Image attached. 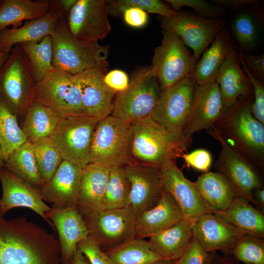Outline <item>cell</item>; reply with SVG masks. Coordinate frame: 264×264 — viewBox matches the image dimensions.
Returning a JSON list of instances; mask_svg holds the SVG:
<instances>
[{
    "label": "cell",
    "mask_w": 264,
    "mask_h": 264,
    "mask_svg": "<svg viewBox=\"0 0 264 264\" xmlns=\"http://www.w3.org/2000/svg\"><path fill=\"white\" fill-rule=\"evenodd\" d=\"M61 250L55 233L24 216H0V264H60Z\"/></svg>",
    "instance_id": "obj_1"
},
{
    "label": "cell",
    "mask_w": 264,
    "mask_h": 264,
    "mask_svg": "<svg viewBox=\"0 0 264 264\" xmlns=\"http://www.w3.org/2000/svg\"><path fill=\"white\" fill-rule=\"evenodd\" d=\"M253 95L241 97L212 126L236 150L264 171V124L251 111Z\"/></svg>",
    "instance_id": "obj_2"
},
{
    "label": "cell",
    "mask_w": 264,
    "mask_h": 264,
    "mask_svg": "<svg viewBox=\"0 0 264 264\" xmlns=\"http://www.w3.org/2000/svg\"><path fill=\"white\" fill-rule=\"evenodd\" d=\"M132 162L159 170L184 153L193 143L192 137L168 131L151 116L132 123Z\"/></svg>",
    "instance_id": "obj_3"
},
{
    "label": "cell",
    "mask_w": 264,
    "mask_h": 264,
    "mask_svg": "<svg viewBox=\"0 0 264 264\" xmlns=\"http://www.w3.org/2000/svg\"><path fill=\"white\" fill-rule=\"evenodd\" d=\"M51 36L55 69L75 75L107 61L109 45L76 39L70 32L66 20H59Z\"/></svg>",
    "instance_id": "obj_4"
},
{
    "label": "cell",
    "mask_w": 264,
    "mask_h": 264,
    "mask_svg": "<svg viewBox=\"0 0 264 264\" xmlns=\"http://www.w3.org/2000/svg\"><path fill=\"white\" fill-rule=\"evenodd\" d=\"M36 84L30 61L15 45L0 68V97L18 117H24L35 100Z\"/></svg>",
    "instance_id": "obj_5"
},
{
    "label": "cell",
    "mask_w": 264,
    "mask_h": 264,
    "mask_svg": "<svg viewBox=\"0 0 264 264\" xmlns=\"http://www.w3.org/2000/svg\"><path fill=\"white\" fill-rule=\"evenodd\" d=\"M132 124L110 114L99 120L94 130L90 162L123 167L132 162Z\"/></svg>",
    "instance_id": "obj_6"
},
{
    "label": "cell",
    "mask_w": 264,
    "mask_h": 264,
    "mask_svg": "<svg viewBox=\"0 0 264 264\" xmlns=\"http://www.w3.org/2000/svg\"><path fill=\"white\" fill-rule=\"evenodd\" d=\"M161 90L151 66L138 68L132 73L126 89L117 93L111 114L132 124L150 116Z\"/></svg>",
    "instance_id": "obj_7"
},
{
    "label": "cell",
    "mask_w": 264,
    "mask_h": 264,
    "mask_svg": "<svg viewBox=\"0 0 264 264\" xmlns=\"http://www.w3.org/2000/svg\"><path fill=\"white\" fill-rule=\"evenodd\" d=\"M207 132L221 147L215 169L227 178L239 196L256 208L253 192L264 188V171L230 145L213 127Z\"/></svg>",
    "instance_id": "obj_8"
},
{
    "label": "cell",
    "mask_w": 264,
    "mask_h": 264,
    "mask_svg": "<svg viewBox=\"0 0 264 264\" xmlns=\"http://www.w3.org/2000/svg\"><path fill=\"white\" fill-rule=\"evenodd\" d=\"M88 239L106 252L136 237V215L130 207L101 210L86 215Z\"/></svg>",
    "instance_id": "obj_9"
},
{
    "label": "cell",
    "mask_w": 264,
    "mask_h": 264,
    "mask_svg": "<svg viewBox=\"0 0 264 264\" xmlns=\"http://www.w3.org/2000/svg\"><path fill=\"white\" fill-rule=\"evenodd\" d=\"M62 119L86 116L80 88L74 76L54 69L36 84L35 100Z\"/></svg>",
    "instance_id": "obj_10"
},
{
    "label": "cell",
    "mask_w": 264,
    "mask_h": 264,
    "mask_svg": "<svg viewBox=\"0 0 264 264\" xmlns=\"http://www.w3.org/2000/svg\"><path fill=\"white\" fill-rule=\"evenodd\" d=\"M162 36L161 44L154 49L151 66L161 89L191 76L197 64L180 37L163 30Z\"/></svg>",
    "instance_id": "obj_11"
},
{
    "label": "cell",
    "mask_w": 264,
    "mask_h": 264,
    "mask_svg": "<svg viewBox=\"0 0 264 264\" xmlns=\"http://www.w3.org/2000/svg\"><path fill=\"white\" fill-rule=\"evenodd\" d=\"M196 82L191 76L162 89L150 116L165 129L183 135L189 119Z\"/></svg>",
    "instance_id": "obj_12"
},
{
    "label": "cell",
    "mask_w": 264,
    "mask_h": 264,
    "mask_svg": "<svg viewBox=\"0 0 264 264\" xmlns=\"http://www.w3.org/2000/svg\"><path fill=\"white\" fill-rule=\"evenodd\" d=\"M157 19L163 31L177 35L193 50L197 63L217 35L226 27L222 19H206L186 12H177L172 17L158 16Z\"/></svg>",
    "instance_id": "obj_13"
},
{
    "label": "cell",
    "mask_w": 264,
    "mask_h": 264,
    "mask_svg": "<svg viewBox=\"0 0 264 264\" xmlns=\"http://www.w3.org/2000/svg\"><path fill=\"white\" fill-rule=\"evenodd\" d=\"M99 120L86 116L63 118L50 138L64 160L83 168L90 162V149Z\"/></svg>",
    "instance_id": "obj_14"
},
{
    "label": "cell",
    "mask_w": 264,
    "mask_h": 264,
    "mask_svg": "<svg viewBox=\"0 0 264 264\" xmlns=\"http://www.w3.org/2000/svg\"><path fill=\"white\" fill-rule=\"evenodd\" d=\"M105 0H77L66 19L68 28L76 39L98 42L106 37L111 28Z\"/></svg>",
    "instance_id": "obj_15"
},
{
    "label": "cell",
    "mask_w": 264,
    "mask_h": 264,
    "mask_svg": "<svg viewBox=\"0 0 264 264\" xmlns=\"http://www.w3.org/2000/svg\"><path fill=\"white\" fill-rule=\"evenodd\" d=\"M108 62L77 75L75 80L81 92L85 115L100 120L111 114L116 93L104 82Z\"/></svg>",
    "instance_id": "obj_16"
},
{
    "label": "cell",
    "mask_w": 264,
    "mask_h": 264,
    "mask_svg": "<svg viewBox=\"0 0 264 264\" xmlns=\"http://www.w3.org/2000/svg\"><path fill=\"white\" fill-rule=\"evenodd\" d=\"M123 168L131 183L129 206L136 215L154 207L164 191L160 170L132 162Z\"/></svg>",
    "instance_id": "obj_17"
},
{
    "label": "cell",
    "mask_w": 264,
    "mask_h": 264,
    "mask_svg": "<svg viewBox=\"0 0 264 264\" xmlns=\"http://www.w3.org/2000/svg\"><path fill=\"white\" fill-rule=\"evenodd\" d=\"M160 170L164 190L178 204L184 219L195 222L204 214L211 212L194 182L187 179L177 167L176 160L168 162Z\"/></svg>",
    "instance_id": "obj_18"
},
{
    "label": "cell",
    "mask_w": 264,
    "mask_h": 264,
    "mask_svg": "<svg viewBox=\"0 0 264 264\" xmlns=\"http://www.w3.org/2000/svg\"><path fill=\"white\" fill-rule=\"evenodd\" d=\"M245 233L212 212L201 216L193 226V237L206 252L219 251L227 256H232L235 243Z\"/></svg>",
    "instance_id": "obj_19"
},
{
    "label": "cell",
    "mask_w": 264,
    "mask_h": 264,
    "mask_svg": "<svg viewBox=\"0 0 264 264\" xmlns=\"http://www.w3.org/2000/svg\"><path fill=\"white\" fill-rule=\"evenodd\" d=\"M0 181L2 195L0 199V216L16 207L28 208L41 216L54 228L46 217L50 209L43 199L39 190L32 187L4 168H0Z\"/></svg>",
    "instance_id": "obj_20"
},
{
    "label": "cell",
    "mask_w": 264,
    "mask_h": 264,
    "mask_svg": "<svg viewBox=\"0 0 264 264\" xmlns=\"http://www.w3.org/2000/svg\"><path fill=\"white\" fill-rule=\"evenodd\" d=\"M222 113L221 96L216 78L203 85L196 83L192 110L184 135L192 137L196 132L207 131Z\"/></svg>",
    "instance_id": "obj_21"
},
{
    "label": "cell",
    "mask_w": 264,
    "mask_h": 264,
    "mask_svg": "<svg viewBox=\"0 0 264 264\" xmlns=\"http://www.w3.org/2000/svg\"><path fill=\"white\" fill-rule=\"evenodd\" d=\"M82 168L63 160L50 180L39 189L43 199L53 208L76 206Z\"/></svg>",
    "instance_id": "obj_22"
},
{
    "label": "cell",
    "mask_w": 264,
    "mask_h": 264,
    "mask_svg": "<svg viewBox=\"0 0 264 264\" xmlns=\"http://www.w3.org/2000/svg\"><path fill=\"white\" fill-rule=\"evenodd\" d=\"M46 217L57 231L61 250V263L67 261L76 251L81 241L87 239L88 230L77 207L55 208L51 207Z\"/></svg>",
    "instance_id": "obj_23"
},
{
    "label": "cell",
    "mask_w": 264,
    "mask_h": 264,
    "mask_svg": "<svg viewBox=\"0 0 264 264\" xmlns=\"http://www.w3.org/2000/svg\"><path fill=\"white\" fill-rule=\"evenodd\" d=\"M110 170L92 162L82 168L76 207L83 217L103 210Z\"/></svg>",
    "instance_id": "obj_24"
},
{
    "label": "cell",
    "mask_w": 264,
    "mask_h": 264,
    "mask_svg": "<svg viewBox=\"0 0 264 264\" xmlns=\"http://www.w3.org/2000/svg\"><path fill=\"white\" fill-rule=\"evenodd\" d=\"M238 49H234L229 54L216 77L221 96L222 113L240 97L253 95L251 85L241 66Z\"/></svg>",
    "instance_id": "obj_25"
},
{
    "label": "cell",
    "mask_w": 264,
    "mask_h": 264,
    "mask_svg": "<svg viewBox=\"0 0 264 264\" xmlns=\"http://www.w3.org/2000/svg\"><path fill=\"white\" fill-rule=\"evenodd\" d=\"M183 219L179 206L164 190L154 207L136 216V237L150 238L173 226Z\"/></svg>",
    "instance_id": "obj_26"
},
{
    "label": "cell",
    "mask_w": 264,
    "mask_h": 264,
    "mask_svg": "<svg viewBox=\"0 0 264 264\" xmlns=\"http://www.w3.org/2000/svg\"><path fill=\"white\" fill-rule=\"evenodd\" d=\"M238 48L237 42L225 27L202 54L191 76L197 84L203 85L216 78L218 70L229 54Z\"/></svg>",
    "instance_id": "obj_27"
},
{
    "label": "cell",
    "mask_w": 264,
    "mask_h": 264,
    "mask_svg": "<svg viewBox=\"0 0 264 264\" xmlns=\"http://www.w3.org/2000/svg\"><path fill=\"white\" fill-rule=\"evenodd\" d=\"M60 19L57 14L50 10L45 15L27 21L21 26L4 29L0 32V53H10L17 44L38 41L51 35Z\"/></svg>",
    "instance_id": "obj_28"
},
{
    "label": "cell",
    "mask_w": 264,
    "mask_h": 264,
    "mask_svg": "<svg viewBox=\"0 0 264 264\" xmlns=\"http://www.w3.org/2000/svg\"><path fill=\"white\" fill-rule=\"evenodd\" d=\"M194 222L183 219L173 226L149 238L151 249L163 259L175 261L188 248Z\"/></svg>",
    "instance_id": "obj_29"
},
{
    "label": "cell",
    "mask_w": 264,
    "mask_h": 264,
    "mask_svg": "<svg viewBox=\"0 0 264 264\" xmlns=\"http://www.w3.org/2000/svg\"><path fill=\"white\" fill-rule=\"evenodd\" d=\"M193 182L205 204L214 213L225 210L240 196L227 178L218 172L203 173Z\"/></svg>",
    "instance_id": "obj_30"
},
{
    "label": "cell",
    "mask_w": 264,
    "mask_h": 264,
    "mask_svg": "<svg viewBox=\"0 0 264 264\" xmlns=\"http://www.w3.org/2000/svg\"><path fill=\"white\" fill-rule=\"evenodd\" d=\"M214 214L245 233L264 238V213L243 197L238 196L225 210Z\"/></svg>",
    "instance_id": "obj_31"
},
{
    "label": "cell",
    "mask_w": 264,
    "mask_h": 264,
    "mask_svg": "<svg viewBox=\"0 0 264 264\" xmlns=\"http://www.w3.org/2000/svg\"><path fill=\"white\" fill-rule=\"evenodd\" d=\"M61 119L52 110L34 100L25 113L22 128L26 141L33 144L50 137Z\"/></svg>",
    "instance_id": "obj_32"
},
{
    "label": "cell",
    "mask_w": 264,
    "mask_h": 264,
    "mask_svg": "<svg viewBox=\"0 0 264 264\" xmlns=\"http://www.w3.org/2000/svg\"><path fill=\"white\" fill-rule=\"evenodd\" d=\"M50 9L49 0H2L0 4V32L8 26H19L24 21L41 18Z\"/></svg>",
    "instance_id": "obj_33"
},
{
    "label": "cell",
    "mask_w": 264,
    "mask_h": 264,
    "mask_svg": "<svg viewBox=\"0 0 264 264\" xmlns=\"http://www.w3.org/2000/svg\"><path fill=\"white\" fill-rule=\"evenodd\" d=\"M3 168L38 189L44 184L39 172L32 144L27 141L9 154Z\"/></svg>",
    "instance_id": "obj_34"
},
{
    "label": "cell",
    "mask_w": 264,
    "mask_h": 264,
    "mask_svg": "<svg viewBox=\"0 0 264 264\" xmlns=\"http://www.w3.org/2000/svg\"><path fill=\"white\" fill-rule=\"evenodd\" d=\"M105 252L111 264H153L163 259L148 241L137 237Z\"/></svg>",
    "instance_id": "obj_35"
},
{
    "label": "cell",
    "mask_w": 264,
    "mask_h": 264,
    "mask_svg": "<svg viewBox=\"0 0 264 264\" xmlns=\"http://www.w3.org/2000/svg\"><path fill=\"white\" fill-rule=\"evenodd\" d=\"M20 45L30 61L36 83L54 69L52 64L53 47L51 35Z\"/></svg>",
    "instance_id": "obj_36"
},
{
    "label": "cell",
    "mask_w": 264,
    "mask_h": 264,
    "mask_svg": "<svg viewBox=\"0 0 264 264\" xmlns=\"http://www.w3.org/2000/svg\"><path fill=\"white\" fill-rule=\"evenodd\" d=\"M17 118L0 97V144L4 161L15 149L26 141Z\"/></svg>",
    "instance_id": "obj_37"
},
{
    "label": "cell",
    "mask_w": 264,
    "mask_h": 264,
    "mask_svg": "<svg viewBox=\"0 0 264 264\" xmlns=\"http://www.w3.org/2000/svg\"><path fill=\"white\" fill-rule=\"evenodd\" d=\"M131 183L123 167L110 168L105 194L103 210L129 206Z\"/></svg>",
    "instance_id": "obj_38"
},
{
    "label": "cell",
    "mask_w": 264,
    "mask_h": 264,
    "mask_svg": "<svg viewBox=\"0 0 264 264\" xmlns=\"http://www.w3.org/2000/svg\"><path fill=\"white\" fill-rule=\"evenodd\" d=\"M259 25L256 16L250 11L240 12L232 19L230 26L233 38L243 52L253 50L257 45Z\"/></svg>",
    "instance_id": "obj_39"
},
{
    "label": "cell",
    "mask_w": 264,
    "mask_h": 264,
    "mask_svg": "<svg viewBox=\"0 0 264 264\" xmlns=\"http://www.w3.org/2000/svg\"><path fill=\"white\" fill-rule=\"evenodd\" d=\"M32 146L39 172L44 184L50 180L64 159L50 137Z\"/></svg>",
    "instance_id": "obj_40"
},
{
    "label": "cell",
    "mask_w": 264,
    "mask_h": 264,
    "mask_svg": "<svg viewBox=\"0 0 264 264\" xmlns=\"http://www.w3.org/2000/svg\"><path fill=\"white\" fill-rule=\"evenodd\" d=\"M231 257L242 264H264V238L244 233L233 246Z\"/></svg>",
    "instance_id": "obj_41"
},
{
    "label": "cell",
    "mask_w": 264,
    "mask_h": 264,
    "mask_svg": "<svg viewBox=\"0 0 264 264\" xmlns=\"http://www.w3.org/2000/svg\"><path fill=\"white\" fill-rule=\"evenodd\" d=\"M107 3L109 14L113 16H122L123 11L130 7L138 8L164 17H172L177 13L169 4L160 0H107Z\"/></svg>",
    "instance_id": "obj_42"
},
{
    "label": "cell",
    "mask_w": 264,
    "mask_h": 264,
    "mask_svg": "<svg viewBox=\"0 0 264 264\" xmlns=\"http://www.w3.org/2000/svg\"><path fill=\"white\" fill-rule=\"evenodd\" d=\"M176 12L182 7L194 9L200 17L209 19H221L227 16L225 9L202 0H165Z\"/></svg>",
    "instance_id": "obj_43"
},
{
    "label": "cell",
    "mask_w": 264,
    "mask_h": 264,
    "mask_svg": "<svg viewBox=\"0 0 264 264\" xmlns=\"http://www.w3.org/2000/svg\"><path fill=\"white\" fill-rule=\"evenodd\" d=\"M241 66L247 76L253 89L254 101L251 111L254 117L264 124V82L255 77L246 66L239 52Z\"/></svg>",
    "instance_id": "obj_44"
},
{
    "label": "cell",
    "mask_w": 264,
    "mask_h": 264,
    "mask_svg": "<svg viewBox=\"0 0 264 264\" xmlns=\"http://www.w3.org/2000/svg\"><path fill=\"white\" fill-rule=\"evenodd\" d=\"M181 157L189 166L204 173L209 172L212 163L211 153L203 149L195 150L189 153H183Z\"/></svg>",
    "instance_id": "obj_45"
},
{
    "label": "cell",
    "mask_w": 264,
    "mask_h": 264,
    "mask_svg": "<svg viewBox=\"0 0 264 264\" xmlns=\"http://www.w3.org/2000/svg\"><path fill=\"white\" fill-rule=\"evenodd\" d=\"M209 253L206 252L193 237L185 252L173 264H206Z\"/></svg>",
    "instance_id": "obj_46"
},
{
    "label": "cell",
    "mask_w": 264,
    "mask_h": 264,
    "mask_svg": "<svg viewBox=\"0 0 264 264\" xmlns=\"http://www.w3.org/2000/svg\"><path fill=\"white\" fill-rule=\"evenodd\" d=\"M77 249L85 256L90 264H111L106 252L88 239L79 242Z\"/></svg>",
    "instance_id": "obj_47"
},
{
    "label": "cell",
    "mask_w": 264,
    "mask_h": 264,
    "mask_svg": "<svg viewBox=\"0 0 264 264\" xmlns=\"http://www.w3.org/2000/svg\"><path fill=\"white\" fill-rule=\"evenodd\" d=\"M104 80L107 86L116 93L126 90L130 82L127 74L119 69H113L107 72Z\"/></svg>",
    "instance_id": "obj_48"
},
{
    "label": "cell",
    "mask_w": 264,
    "mask_h": 264,
    "mask_svg": "<svg viewBox=\"0 0 264 264\" xmlns=\"http://www.w3.org/2000/svg\"><path fill=\"white\" fill-rule=\"evenodd\" d=\"M239 54L247 69L256 78L264 82V55H252L243 52L241 48L238 49Z\"/></svg>",
    "instance_id": "obj_49"
},
{
    "label": "cell",
    "mask_w": 264,
    "mask_h": 264,
    "mask_svg": "<svg viewBox=\"0 0 264 264\" xmlns=\"http://www.w3.org/2000/svg\"><path fill=\"white\" fill-rule=\"evenodd\" d=\"M122 16L124 22L129 26L140 28L145 26L148 22V13L136 7H130L125 9Z\"/></svg>",
    "instance_id": "obj_50"
},
{
    "label": "cell",
    "mask_w": 264,
    "mask_h": 264,
    "mask_svg": "<svg viewBox=\"0 0 264 264\" xmlns=\"http://www.w3.org/2000/svg\"><path fill=\"white\" fill-rule=\"evenodd\" d=\"M77 0H49L50 10L57 14L60 19L66 20Z\"/></svg>",
    "instance_id": "obj_51"
},
{
    "label": "cell",
    "mask_w": 264,
    "mask_h": 264,
    "mask_svg": "<svg viewBox=\"0 0 264 264\" xmlns=\"http://www.w3.org/2000/svg\"><path fill=\"white\" fill-rule=\"evenodd\" d=\"M213 4L224 8L237 11L247 6L256 5L258 2L256 0H213Z\"/></svg>",
    "instance_id": "obj_52"
},
{
    "label": "cell",
    "mask_w": 264,
    "mask_h": 264,
    "mask_svg": "<svg viewBox=\"0 0 264 264\" xmlns=\"http://www.w3.org/2000/svg\"><path fill=\"white\" fill-rule=\"evenodd\" d=\"M206 264H241L231 256L219 254L217 251L209 253Z\"/></svg>",
    "instance_id": "obj_53"
},
{
    "label": "cell",
    "mask_w": 264,
    "mask_h": 264,
    "mask_svg": "<svg viewBox=\"0 0 264 264\" xmlns=\"http://www.w3.org/2000/svg\"><path fill=\"white\" fill-rule=\"evenodd\" d=\"M60 264H90L85 256L77 248L75 253L66 262Z\"/></svg>",
    "instance_id": "obj_54"
},
{
    "label": "cell",
    "mask_w": 264,
    "mask_h": 264,
    "mask_svg": "<svg viewBox=\"0 0 264 264\" xmlns=\"http://www.w3.org/2000/svg\"><path fill=\"white\" fill-rule=\"evenodd\" d=\"M254 199L256 204V208L264 212V189L259 188L253 192Z\"/></svg>",
    "instance_id": "obj_55"
},
{
    "label": "cell",
    "mask_w": 264,
    "mask_h": 264,
    "mask_svg": "<svg viewBox=\"0 0 264 264\" xmlns=\"http://www.w3.org/2000/svg\"><path fill=\"white\" fill-rule=\"evenodd\" d=\"M9 53L5 52L0 53V68L7 59Z\"/></svg>",
    "instance_id": "obj_56"
},
{
    "label": "cell",
    "mask_w": 264,
    "mask_h": 264,
    "mask_svg": "<svg viewBox=\"0 0 264 264\" xmlns=\"http://www.w3.org/2000/svg\"><path fill=\"white\" fill-rule=\"evenodd\" d=\"M4 159L1 146L0 144V168H3L4 165Z\"/></svg>",
    "instance_id": "obj_57"
},
{
    "label": "cell",
    "mask_w": 264,
    "mask_h": 264,
    "mask_svg": "<svg viewBox=\"0 0 264 264\" xmlns=\"http://www.w3.org/2000/svg\"><path fill=\"white\" fill-rule=\"evenodd\" d=\"M173 261L169 260L162 259L156 262L153 264H173Z\"/></svg>",
    "instance_id": "obj_58"
},
{
    "label": "cell",
    "mask_w": 264,
    "mask_h": 264,
    "mask_svg": "<svg viewBox=\"0 0 264 264\" xmlns=\"http://www.w3.org/2000/svg\"><path fill=\"white\" fill-rule=\"evenodd\" d=\"M1 0H0V3H1Z\"/></svg>",
    "instance_id": "obj_59"
},
{
    "label": "cell",
    "mask_w": 264,
    "mask_h": 264,
    "mask_svg": "<svg viewBox=\"0 0 264 264\" xmlns=\"http://www.w3.org/2000/svg\"></svg>",
    "instance_id": "obj_60"
}]
</instances>
